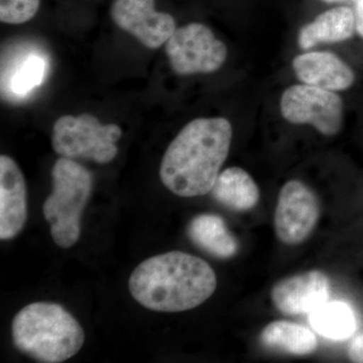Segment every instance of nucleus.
I'll return each mask as SVG.
<instances>
[{"label": "nucleus", "instance_id": "f257e3e1", "mask_svg": "<svg viewBox=\"0 0 363 363\" xmlns=\"http://www.w3.org/2000/svg\"><path fill=\"white\" fill-rule=\"evenodd\" d=\"M233 125L224 117L190 121L169 143L160 167L164 187L184 198L211 192L228 157Z\"/></svg>", "mask_w": 363, "mask_h": 363}, {"label": "nucleus", "instance_id": "f03ea898", "mask_svg": "<svg viewBox=\"0 0 363 363\" xmlns=\"http://www.w3.org/2000/svg\"><path fill=\"white\" fill-rule=\"evenodd\" d=\"M216 274L204 259L169 252L143 260L131 274L133 298L147 309L176 313L194 309L216 290Z\"/></svg>", "mask_w": 363, "mask_h": 363}, {"label": "nucleus", "instance_id": "7ed1b4c3", "mask_svg": "<svg viewBox=\"0 0 363 363\" xmlns=\"http://www.w3.org/2000/svg\"><path fill=\"white\" fill-rule=\"evenodd\" d=\"M11 333L14 345L21 353L43 363L70 359L85 341L80 323L65 308L55 303L26 306L14 316Z\"/></svg>", "mask_w": 363, "mask_h": 363}, {"label": "nucleus", "instance_id": "20e7f679", "mask_svg": "<svg viewBox=\"0 0 363 363\" xmlns=\"http://www.w3.org/2000/svg\"><path fill=\"white\" fill-rule=\"evenodd\" d=\"M52 192L43 211L54 242L70 248L80 238L81 217L92 193L93 176L75 160L61 157L52 167Z\"/></svg>", "mask_w": 363, "mask_h": 363}, {"label": "nucleus", "instance_id": "39448f33", "mask_svg": "<svg viewBox=\"0 0 363 363\" xmlns=\"http://www.w3.org/2000/svg\"><path fill=\"white\" fill-rule=\"evenodd\" d=\"M123 136L117 124H104L92 114L64 116L54 124L52 147L60 157L108 164L118 154Z\"/></svg>", "mask_w": 363, "mask_h": 363}, {"label": "nucleus", "instance_id": "423d86ee", "mask_svg": "<svg viewBox=\"0 0 363 363\" xmlns=\"http://www.w3.org/2000/svg\"><path fill=\"white\" fill-rule=\"evenodd\" d=\"M166 54L176 74L189 76L218 71L228 50L209 26L192 23L177 28L166 43Z\"/></svg>", "mask_w": 363, "mask_h": 363}, {"label": "nucleus", "instance_id": "0eeeda50", "mask_svg": "<svg viewBox=\"0 0 363 363\" xmlns=\"http://www.w3.org/2000/svg\"><path fill=\"white\" fill-rule=\"evenodd\" d=\"M281 116L293 124H309L321 135H337L343 125V101L333 91L315 86H291L281 98Z\"/></svg>", "mask_w": 363, "mask_h": 363}, {"label": "nucleus", "instance_id": "6e6552de", "mask_svg": "<svg viewBox=\"0 0 363 363\" xmlns=\"http://www.w3.org/2000/svg\"><path fill=\"white\" fill-rule=\"evenodd\" d=\"M320 217V202L312 189L298 180L286 182L279 194L274 228L281 242L300 245L307 240Z\"/></svg>", "mask_w": 363, "mask_h": 363}, {"label": "nucleus", "instance_id": "1a4fd4ad", "mask_svg": "<svg viewBox=\"0 0 363 363\" xmlns=\"http://www.w3.org/2000/svg\"><path fill=\"white\" fill-rule=\"evenodd\" d=\"M109 13L117 28L149 49L161 48L177 30L174 16L157 11L156 0H113Z\"/></svg>", "mask_w": 363, "mask_h": 363}, {"label": "nucleus", "instance_id": "9d476101", "mask_svg": "<svg viewBox=\"0 0 363 363\" xmlns=\"http://www.w3.org/2000/svg\"><path fill=\"white\" fill-rule=\"evenodd\" d=\"M329 297V279L319 271L297 274L279 281L272 291L277 309L286 315L311 313Z\"/></svg>", "mask_w": 363, "mask_h": 363}, {"label": "nucleus", "instance_id": "9b49d317", "mask_svg": "<svg viewBox=\"0 0 363 363\" xmlns=\"http://www.w3.org/2000/svg\"><path fill=\"white\" fill-rule=\"evenodd\" d=\"M28 219L26 184L23 172L11 157H0V240H13Z\"/></svg>", "mask_w": 363, "mask_h": 363}, {"label": "nucleus", "instance_id": "f8f14e48", "mask_svg": "<svg viewBox=\"0 0 363 363\" xmlns=\"http://www.w3.org/2000/svg\"><path fill=\"white\" fill-rule=\"evenodd\" d=\"M293 70L301 82L331 91L346 90L355 76L347 64L329 52H309L293 60Z\"/></svg>", "mask_w": 363, "mask_h": 363}, {"label": "nucleus", "instance_id": "ddd939ff", "mask_svg": "<svg viewBox=\"0 0 363 363\" xmlns=\"http://www.w3.org/2000/svg\"><path fill=\"white\" fill-rule=\"evenodd\" d=\"M355 30V11L347 6L335 7L319 14L312 23L301 28L298 35V47L309 50L322 43L343 42L353 37Z\"/></svg>", "mask_w": 363, "mask_h": 363}, {"label": "nucleus", "instance_id": "4468645a", "mask_svg": "<svg viewBox=\"0 0 363 363\" xmlns=\"http://www.w3.org/2000/svg\"><path fill=\"white\" fill-rule=\"evenodd\" d=\"M48 60L37 51H26L11 66L1 68L2 97L25 98L44 83L47 75Z\"/></svg>", "mask_w": 363, "mask_h": 363}, {"label": "nucleus", "instance_id": "2eb2a0df", "mask_svg": "<svg viewBox=\"0 0 363 363\" xmlns=\"http://www.w3.org/2000/svg\"><path fill=\"white\" fill-rule=\"evenodd\" d=\"M212 197L234 211L245 212L255 207L259 189L245 169L231 167L220 172L211 190Z\"/></svg>", "mask_w": 363, "mask_h": 363}, {"label": "nucleus", "instance_id": "dca6fc26", "mask_svg": "<svg viewBox=\"0 0 363 363\" xmlns=\"http://www.w3.org/2000/svg\"><path fill=\"white\" fill-rule=\"evenodd\" d=\"M188 235L197 247L218 259H230L238 250V241L218 215L201 214L188 226Z\"/></svg>", "mask_w": 363, "mask_h": 363}, {"label": "nucleus", "instance_id": "f3484780", "mask_svg": "<svg viewBox=\"0 0 363 363\" xmlns=\"http://www.w3.org/2000/svg\"><path fill=\"white\" fill-rule=\"evenodd\" d=\"M262 342L295 355L310 354L317 347L314 333L302 325L289 321H274L267 325L260 335Z\"/></svg>", "mask_w": 363, "mask_h": 363}, {"label": "nucleus", "instance_id": "a211bd4d", "mask_svg": "<svg viewBox=\"0 0 363 363\" xmlns=\"http://www.w3.org/2000/svg\"><path fill=\"white\" fill-rule=\"evenodd\" d=\"M310 324L324 337L344 340L357 329V319L350 306L343 302L325 303L310 313Z\"/></svg>", "mask_w": 363, "mask_h": 363}, {"label": "nucleus", "instance_id": "6ab92c4d", "mask_svg": "<svg viewBox=\"0 0 363 363\" xmlns=\"http://www.w3.org/2000/svg\"><path fill=\"white\" fill-rule=\"evenodd\" d=\"M40 7V0H0V21L23 25L32 21Z\"/></svg>", "mask_w": 363, "mask_h": 363}, {"label": "nucleus", "instance_id": "aec40b11", "mask_svg": "<svg viewBox=\"0 0 363 363\" xmlns=\"http://www.w3.org/2000/svg\"><path fill=\"white\" fill-rule=\"evenodd\" d=\"M348 354L353 362L363 363V333L353 338Z\"/></svg>", "mask_w": 363, "mask_h": 363}, {"label": "nucleus", "instance_id": "412c9836", "mask_svg": "<svg viewBox=\"0 0 363 363\" xmlns=\"http://www.w3.org/2000/svg\"><path fill=\"white\" fill-rule=\"evenodd\" d=\"M355 18H357V32L360 37L363 38V0L357 1Z\"/></svg>", "mask_w": 363, "mask_h": 363}, {"label": "nucleus", "instance_id": "4be33fe9", "mask_svg": "<svg viewBox=\"0 0 363 363\" xmlns=\"http://www.w3.org/2000/svg\"><path fill=\"white\" fill-rule=\"evenodd\" d=\"M322 1L328 2V4H332V2L342 1V0H322ZM357 0H355V2H357Z\"/></svg>", "mask_w": 363, "mask_h": 363}]
</instances>
